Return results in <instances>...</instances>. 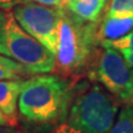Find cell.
<instances>
[{
    "label": "cell",
    "instance_id": "cell-1",
    "mask_svg": "<svg viewBox=\"0 0 133 133\" xmlns=\"http://www.w3.org/2000/svg\"><path fill=\"white\" fill-rule=\"evenodd\" d=\"M72 100L69 83L58 76L42 73L23 80L18 101L19 114L36 127L63 122Z\"/></svg>",
    "mask_w": 133,
    "mask_h": 133
},
{
    "label": "cell",
    "instance_id": "cell-2",
    "mask_svg": "<svg viewBox=\"0 0 133 133\" xmlns=\"http://www.w3.org/2000/svg\"><path fill=\"white\" fill-rule=\"evenodd\" d=\"M99 22L80 19L64 7L58 32L56 69L64 76H76L91 66L100 45Z\"/></svg>",
    "mask_w": 133,
    "mask_h": 133
},
{
    "label": "cell",
    "instance_id": "cell-3",
    "mask_svg": "<svg viewBox=\"0 0 133 133\" xmlns=\"http://www.w3.org/2000/svg\"><path fill=\"white\" fill-rule=\"evenodd\" d=\"M119 101L98 84H85L72 98L58 133H109L115 122Z\"/></svg>",
    "mask_w": 133,
    "mask_h": 133
},
{
    "label": "cell",
    "instance_id": "cell-4",
    "mask_svg": "<svg viewBox=\"0 0 133 133\" xmlns=\"http://www.w3.org/2000/svg\"><path fill=\"white\" fill-rule=\"evenodd\" d=\"M0 55L19 62L30 74L56 70V58L17 21L14 12L0 9Z\"/></svg>",
    "mask_w": 133,
    "mask_h": 133
},
{
    "label": "cell",
    "instance_id": "cell-5",
    "mask_svg": "<svg viewBox=\"0 0 133 133\" xmlns=\"http://www.w3.org/2000/svg\"><path fill=\"white\" fill-rule=\"evenodd\" d=\"M101 48L91 65V78L118 101L133 104V68L115 49Z\"/></svg>",
    "mask_w": 133,
    "mask_h": 133
},
{
    "label": "cell",
    "instance_id": "cell-6",
    "mask_svg": "<svg viewBox=\"0 0 133 133\" xmlns=\"http://www.w3.org/2000/svg\"><path fill=\"white\" fill-rule=\"evenodd\" d=\"M61 8L26 1L12 8V12L20 26L56 56Z\"/></svg>",
    "mask_w": 133,
    "mask_h": 133
},
{
    "label": "cell",
    "instance_id": "cell-7",
    "mask_svg": "<svg viewBox=\"0 0 133 133\" xmlns=\"http://www.w3.org/2000/svg\"><path fill=\"white\" fill-rule=\"evenodd\" d=\"M131 30H133V12L124 16H103L98 29L100 42L118 39Z\"/></svg>",
    "mask_w": 133,
    "mask_h": 133
},
{
    "label": "cell",
    "instance_id": "cell-8",
    "mask_svg": "<svg viewBox=\"0 0 133 133\" xmlns=\"http://www.w3.org/2000/svg\"><path fill=\"white\" fill-rule=\"evenodd\" d=\"M23 85V80L0 81V111L14 123L17 115V107Z\"/></svg>",
    "mask_w": 133,
    "mask_h": 133
},
{
    "label": "cell",
    "instance_id": "cell-9",
    "mask_svg": "<svg viewBox=\"0 0 133 133\" xmlns=\"http://www.w3.org/2000/svg\"><path fill=\"white\" fill-rule=\"evenodd\" d=\"M108 2L109 0H72L64 8L85 21L99 22L102 19Z\"/></svg>",
    "mask_w": 133,
    "mask_h": 133
},
{
    "label": "cell",
    "instance_id": "cell-10",
    "mask_svg": "<svg viewBox=\"0 0 133 133\" xmlns=\"http://www.w3.org/2000/svg\"><path fill=\"white\" fill-rule=\"evenodd\" d=\"M101 47L112 48L121 53L129 64L133 68V30L128 32L127 35L120 37L114 40H103L100 42Z\"/></svg>",
    "mask_w": 133,
    "mask_h": 133
},
{
    "label": "cell",
    "instance_id": "cell-11",
    "mask_svg": "<svg viewBox=\"0 0 133 133\" xmlns=\"http://www.w3.org/2000/svg\"><path fill=\"white\" fill-rule=\"evenodd\" d=\"M30 72L19 62L0 55V81L3 80H18Z\"/></svg>",
    "mask_w": 133,
    "mask_h": 133
},
{
    "label": "cell",
    "instance_id": "cell-12",
    "mask_svg": "<svg viewBox=\"0 0 133 133\" xmlns=\"http://www.w3.org/2000/svg\"><path fill=\"white\" fill-rule=\"evenodd\" d=\"M109 133H133V104H125L120 111Z\"/></svg>",
    "mask_w": 133,
    "mask_h": 133
},
{
    "label": "cell",
    "instance_id": "cell-13",
    "mask_svg": "<svg viewBox=\"0 0 133 133\" xmlns=\"http://www.w3.org/2000/svg\"><path fill=\"white\" fill-rule=\"evenodd\" d=\"M133 12V0H109L103 16H124Z\"/></svg>",
    "mask_w": 133,
    "mask_h": 133
},
{
    "label": "cell",
    "instance_id": "cell-14",
    "mask_svg": "<svg viewBox=\"0 0 133 133\" xmlns=\"http://www.w3.org/2000/svg\"><path fill=\"white\" fill-rule=\"evenodd\" d=\"M28 0H0V9L10 10L19 3L26 2Z\"/></svg>",
    "mask_w": 133,
    "mask_h": 133
},
{
    "label": "cell",
    "instance_id": "cell-15",
    "mask_svg": "<svg viewBox=\"0 0 133 133\" xmlns=\"http://www.w3.org/2000/svg\"><path fill=\"white\" fill-rule=\"evenodd\" d=\"M28 1H33L43 6H48V7H56V8H61L63 7L62 0H28Z\"/></svg>",
    "mask_w": 133,
    "mask_h": 133
},
{
    "label": "cell",
    "instance_id": "cell-16",
    "mask_svg": "<svg viewBox=\"0 0 133 133\" xmlns=\"http://www.w3.org/2000/svg\"><path fill=\"white\" fill-rule=\"evenodd\" d=\"M11 123L12 122L10 121V120L8 119L1 111H0V125H9V124H11Z\"/></svg>",
    "mask_w": 133,
    "mask_h": 133
},
{
    "label": "cell",
    "instance_id": "cell-17",
    "mask_svg": "<svg viewBox=\"0 0 133 133\" xmlns=\"http://www.w3.org/2000/svg\"><path fill=\"white\" fill-rule=\"evenodd\" d=\"M0 133H17L15 130L8 128L7 125H0Z\"/></svg>",
    "mask_w": 133,
    "mask_h": 133
},
{
    "label": "cell",
    "instance_id": "cell-18",
    "mask_svg": "<svg viewBox=\"0 0 133 133\" xmlns=\"http://www.w3.org/2000/svg\"><path fill=\"white\" fill-rule=\"evenodd\" d=\"M70 1H72V0H62V3H63V7L66 5L68 2H70Z\"/></svg>",
    "mask_w": 133,
    "mask_h": 133
}]
</instances>
